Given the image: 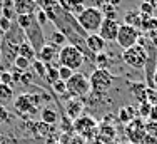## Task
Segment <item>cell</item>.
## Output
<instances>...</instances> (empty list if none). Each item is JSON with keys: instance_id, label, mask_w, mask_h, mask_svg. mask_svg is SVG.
<instances>
[{"instance_id": "obj_1", "label": "cell", "mask_w": 157, "mask_h": 144, "mask_svg": "<svg viewBox=\"0 0 157 144\" xmlns=\"http://www.w3.org/2000/svg\"><path fill=\"white\" fill-rule=\"evenodd\" d=\"M104 22V14L100 9L85 7L84 12L77 15V24L82 27L85 34H99V29Z\"/></svg>"}, {"instance_id": "obj_2", "label": "cell", "mask_w": 157, "mask_h": 144, "mask_svg": "<svg viewBox=\"0 0 157 144\" xmlns=\"http://www.w3.org/2000/svg\"><path fill=\"white\" fill-rule=\"evenodd\" d=\"M59 66L62 67H69L70 70H78L84 64V52L74 44H67L59 50Z\"/></svg>"}, {"instance_id": "obj_3", "label": "cell", "mask_w": 157, "mask_h": 144, "mask_svg": "<svg viewBox=\"0 0 157 144\" xmlns=\"http://www.w3.org/2000/svg\"><path fill=\"white\" fill-rule=\"evenodd\" d=\"M89 79H90V90L94 92V96H105V92L114 84L115 75L110 74L107 69H95Z\"/></svg>"}, {"instance_id": "obj_4", "label": "cell", "mask_w": 157, "mask_h": 144, "mask_svg": "<svg viewBox=\"0 0 157 144\" xmlns=\"http://www.w3.org/2000/svg\"><path fill=\"white\" fill-rule=\"evenodd\" d=\"M74 131L82 139H97L99 134V122L95 117L82 114L78 119L74 121Z\"/></svg>"}, {"instance_id": "obj_5", "label": "cell", "mask_w": 157, "mask_h": 144, "mask_svg": "<svg viewBox=\"0 0 157 144\" xmlns=\"http://www.w3.org/2000/svg\"><path fill=\"white\" fill-rule=\"evenodd\" d=\"M67 92L75 99L85 97L90 92V79L82 72H74V75L67 81Z\"/></svg>"}, {"instance_id": "obj_6", "label": "cell", "mask_w": 157, "mask_h": 144, "mask_svg": "<svg viewBox=\"0 0 157 144\" xmlns=\"http://www.w3.org/2000/svg\"><path fill=\"white\" fill-rule=\"evenodd\" d=\"M122 60H124L129 67H134V69H144V67L147 66V60H149L147 49L142 47V45H139V44H136L134 47L124 50Z\"/></svg>"}, {"instance_id": "obj_7", "label": "cell", "mask_w": 157, "mask_h": 144, "mask_svg": "<svg viewBox=\"0 0 157 144\" xmlns=\"http://www.w3.org/2000/svg\"><path fill=\"white\" fill-rule=\"evenodd\" d=\"M139 37H140V34L137 29L130 27V25H125V24H121L115 44H117L119 47H122L124 50H127V49L134 47V45L139 42Z\"/></svg>"}, {"instance_id": "obj_8", "label": "cell", "mask_w": 157, "mask_h": 144, "mask_svg": "<svg viewBox=\"0 0 157 144\" xmlns=\"http://www.w3.org/2000/svg\"><path fill=\"white\" fill-rule=\"evenodd\" d=\"M125 134L127 138H129L130 142L134 144H142L145 139V122H142L140 117H137V119H134L132 122L127 124V129H125Z\"/></svg>"}, {"instance_id": "obj_9", "label": "cell", "mask_w": 157, "mask_h": 144, "mask_svg": "<svg viewBox=\"0 0 157 144\" xmlns=\"http://www.w3.org/2000/svg\"><path fill=\"white\" fill-rule=\"evenodd\" d=\"M13 107H15L17 114L25 117L29 116H33L37 112V107L32 104V99H30V94H20L13 99Z\"/></svg>"}, {"instance_id": "obj_10", "label": "cell", "mask_w": 157, "mask_h": 144, "mask_svg": "<svg viewBox=\"0 0 157 144\" xmlns=\"http://www.w3.org/2000/svg\"><path fill=\"white\" fill-rule=\"evenodd\" d=\"M119 27H121V24H119L117 20L104 18L102 25H100V29H99V35L102 37L105 42H115L117 34H119Z\"/></svg>"}, {"instance_id": "obj_11", "label": "cell", "mask_w": 157, "mask_h": 144, "mask_svg": "<svg viewBox=\"0 0 157 144\" xmlns=\"http://www.w3.org/2000/svg\"><path fill=\"white\" fill-rule=\"evenodd\" d=\"M84 42H85V47H87L94 55L104 54V50H105V47H107V42L99 35V34H89Z\"/></svg>"}, {"instance_id": "obj_12", "label": "cell", "mask_w": 157, "mask_h": 144, "mask_svg": "<svg viewBox=\"0 0 157 144\" xmlns=\"http://www.w3.org/2000/svg\"><path fill=\"white\" fill-rule=\"evenodd\" d=\"M82 112H84V102L80 99L72 97V99H69L65 102V116L69 117L70 121L78 119V117L82 116Z\"/></svg>"}, {"instance_id": "obj_13", "label": "cell", "mask_w": 157, "mask_h": 144, "mask_svg": "<svg viewBox=\"0 0 157 144\" xmlns=\"http://www.w3.org/2000/svg\"><path fill=\"white\" fill-rule=\"evenodd\" d=\"M37 0H13V12L17 15L22 14H35L37 12Z\"/></svg>"}, {"instance_id": "obj_14", "label": "cell", "mask_w": 157, "mask_h": 144, "mask_svg": "<svg viewBox=\"0 0 157 144\" xmlns=\"http://www.w3.org/2000/svg\"><path fill=\"white\" fill-rule=\"evenodd\" d=\"M29 131L35 138H50V134L54 132V126H48L42 121L40 122H30L29 124Z\"/></svg>"}, {"instance_id": "obj_15", "label": "cell", "mask_w": 157, "mask_h": 144, "mask_svg": "<svg viewBox=\"0 0 157 144\" xmlns=\"http://www.w3.org/2000/svg\"><path fill=\"white\" fill-rule=\"evenodd\" d=\"M59 119H60V116H59L57 109L54 107V106H45V107L40 109V121L42 122L48 124V126H55V124L59 122Z\"/></svg>"}, {"instance_id": "obj_16", "label": "cell", "mask_w": 157, "mask_h": 144, "mask_svg": "<svg viewBox=\"0 0 157 144\" xmlns=\"http://www.w3.org/2000/svg\"><path fill=\"white\" fill-rule=\"evenodd\" d=\"M37 55H39V60H40V62H44V64H54V60L57 59L59 52H57V49H55L54 45L45 44L39 52H37Z\"/></svg>"}, {"instance_id": "obj_17", "label": "cell", "mask_w": 157, "mask_h": 144, "mask_svg": "<svg viewBox=\"0 0 157 144\" xmlns=\"http://www.w3.org/2000/svg\"><path fill=\"white\" fill-rule=\"evenodd\" d=\"M137 117H139V112H137V107H134V106H125V107H122L119 111V121L124 124L132 122Z\"/></svg>"}, {"instance_id": "obj_18", "label": "cell", "mask_w": 157, "mask_h": 144, "mask_svg": "<svg viewBox=\"0 0 157 144\" xmlns=\"http://www.w3.org/2000/svg\"><path fill=\"white\" fill-rule=\"evenodd\" d=\"M18 55L24 57V59H27V60H30V62H33V60L37 59V50L33 49V45L25 39L24 42L20 44V47H18Z\"/></svg>"}, {"instance_id": "obj_19", "label": "cell", "mask_w": 157, "mask_h": 144, "mask_svg": "<svg viewBox=\"0 0 157 144\" xmlns=\"http://www.w3.org/2000/svg\"><path fill=\"white\" fill-rule=\"evenodd\" d=\"M124 24L139 30L140 25H142V14L139 12V10H129V12L125 14V17H124Z\"/></svg>"}, {"instance_id": "obj_20", "label": "cell", "mask_w": 157, "mask_h": 144, "mask_svg": "<svg viewBox=\"0 0 157 144\" xmlns=\"http://www.w3.org/2000/svg\"><path fill=\"white\" fill-rule=\"evenodd\" d=\"M13 99H15V96H13V87L0 84V106L5 107L7 104L13 102Z\"/></svg>"}, {"instance_id": "obj_21", "label": "cell", "mask_w": 157, "mask_h": 144, "mask_svg": "<svg viewBox=\"0 0 157 144\" xmlns=\"http://www.w3.org/2000/svg\"><path fill=\"white\" fill-rule=\"evenodd\" d=\"M132 92L136 94V97H137V101L140 102V104H144V102H149V97H147V94H149V87L145 86V84H132Z\"/></svg>"}, {"instance_id": "obj_22", "label": "cell", "mask_w": 157, "mask_h": 144, "mask_svg": "<svg viewBox=\"0 0 157 144\" xmlns=\"http://www.w3.org/2000/svg\"><path fill=\"white\" fill-rule=\"evenodd\" d=\"M33 22H35V14H22V15H17V25L24 30V32L32 27Z\"/></svg>"}, {"instance_id": "obj_23", "label": "cell", "mask_w": 157, "mask_h": 144, "mask_svg": "<svg viewBox=\"0 0 157 144\" xmlns=\"http://www.w3.org/2000/svg\"><path fill=\"white\" fill-rule=\"evenodd\" d=\"M67 35L62 30H54L50 34V45H54L55 49H62L63 45H67Z\"/></svg>"}, {"instance_id": "obj_24", "label": "cell", "mask_w": 157, "mask_h": 144, "mask_svg": "<svg viewBox=\"0 0 157 144\" xmlns=\"http://www.w3.org/2000/svg\"><path fill=\"white\" fill-rule=\"evenodd\" d=\"M140 29L147 30V32H157V17H145V15H142Z\"/></svg>"}, {"instance_id": "obj_25", "label": "cell", "mask_w": 157, "mask_h": 144, "mask_svg": "<svg viewBox=\"0 0 157 144\" xmlns=\"http://www.w3.org/2000/svg\"><path fill=\"white\" fill-rule=\"evenodd\" d=\"M45 67H47L45 77H47V81L50 82V84H55L57 81H60V79H59V66H54V64H45Z\"/></svg>"}, {"instance_id": "obj_26", "label": "cell", "mask_w": 157, "mask_h": 144, "mask_svg": "<svg viewBox=\"0 0 157 144\" xmlns=\"http://www.w3.org/2000/svg\"><path fill=\"white\" fill-rule=\"evenodd\" d=\"M13 67H15L17 70H20L22 74H24V72H27V70L32 67V62H30V60H27V59H24V57H20V55H18V57H17L15 60H13Z\"/></svg>"}, {"instance_id": "obj_27", "label": "cell", "mask_w": 157, "mask_h": 144, "mask_svg": "<svg viewBox=\"0 0 157 144\" xmlns=\"http://www.w3.org/2000/svg\"><path fill=\"white\" fill-rule=\"evenodd\" d=\"M30 69H33V72H35V74H39L40 77H45V74H47V67H45V64L44 62H40L39 59H35L32 62V67Z\"/></svg>"}, {"instance_id": "obj_28", "label": "cell", "mask_w": 157, "mask_h": 144, "mask_svg": "<svg viewBox=\"0 0 157 144\" xmlns=\"http://www.w3.org/2000/svg\"><path fill=\"white\" fill-rule=\"evenodd\" d=\"M139 12H140L142 15H145V17H155V9L151 5V3H147V2H145V0L140 3Z\"/></svg>"}, {"instance_id": "obj_29", "label": "cell", "mask_w": 157, "mask_h": 144, "mask_svg": "<svg viewBox=\"0 0 157 144\" xmlns=\"http://www.w3.org/2000/svg\"><path fill=\"white\" fill-rule=\"evenodd\" d=\"M151 109H152V104H151V102H144V104H140L139 109H137V112H139V117H140V119H144V117H149V116H151Z\"/></svg>"}, {"instance_id": "obj_30", "label": "cell", "mask_w": 157, "mask_h": 144, "mask_svg": "<svg viewBox=\"0 0 157 144\" xmlns=\"http://www.w3.org/2000/svg\"><path fill=\"white\" fill-rule=\"evenodd\" d=\"M74 75V70H70L69 67H62V66H59V79L63 82H67L70 77Z\"/></svg>"}, {"instance_id": "obj_31", "label": "cell", "mask_w": 157, "mask_h": 144, "mask_svg": "<svg viewBox=\"0 0 157 144\" xmlns=\"http://www.w3.org/2000/svg\"><path fill=\"white\" fill-rule=\"evenodd\" d=\"M60 144H85L84 139L78 138V136H69V134H63L62 142Z\"/></svg>"}, {"instance_id": "obj_32", "label": "cell", "mask_w": 157, "mask_h": 144, "mask_svg": "<svg viewBox=\"0 0 157 144\" xmlns=\"http://www.w3.org/2000/svg\"><path fill=\"white\" fill-rule=\"evenodd\" d=\"M0 84H5V86L12 87V84H13L12 72H9V70H2V72H0Z\"/></svg>"}, {"instance_id": "obj_33", "label": "cell", "mask_w": 157, "mask_h": 144, "mask_svg": "<svg viewBox=\"0 0 157 144\" xmlns=\"http://www.w3.org/2000/svg\"><path fill=\"white\" fill-rule=\"evenodd\" d=\"M95 64H97V69H107L109 59H107L105 54H99V55H95Z\"/></svg>"}, {"instance_id": "obj_34", "label": "cell", "mask_w": 157, "mask_h": 144, "mask_svg": "<svg viewBox=\"0 0 157 144\" xmlns=\"http://www.w3.org/2000/svg\"><path fill=\"white\" fill-rule=\"evenodd\" d=\"M145 134L157 139V122H154V121H149V122L145 124Z\"/></svg>"}, {"instance_id": "obj_35", "label": "cell", "mask_w": 157, "mask_h": 144, "mask_svg": "<svg viewBox=\"0 0 157 144\" xmlns=\"http://www.w3.org/2000/svg\"><path fill=\"white\" fill-rule=\"evenodd\" d=\"M35 20H37V24H39L40 27H42V25H45V24H47V20H48L45 10H42V9L37 10V12H35Z\"/></svg>"}, {"instance_id": "obj_36", "label": "cell", "mask_w": 157, "mask_h": 144, "mask_svg": "<svg viewBox=\"0 0 157 144\" xmlns=\"http://www.w3.org/2000/svg\"><path fill=\"white\" fill-rule=\"evenodd\" d=\"M52 87H54V90L59 94V96L67 94V82H63V81H57L55 84H52Z\"/></svg>"}, {"instance_id": "obj_37", "label": "cell", "mask_w": 157, "mask_h": 144, "mask_svg": "<svg viewBox=\"0 0 157 144\" xmlns=\"http://www.w3.org/2000/svg\"><path fill=\"white\" fill-rule=\"evenodd\" d=\"M10 29H12V22H10L9 18H5V17H0V30L5 32V34H9Z\"/></svg>"}, {"instance_id": "obj_38", "label": "cell", "mask_w": 157, "mask_h": 144, "mask_svg": "<svg viewBox=\"0 0 157 144\" xmlns=\"http://www.w3.org/2000/svg\"><path fill=\"white\" fill-rule=\"evenodd\" d=\"M10 121V112L7 107H3V106H0V124H5Z\"/></svg>"}, {"instance_id": "obj_39", "label": "cell", "mask_w": 157, "mask_h": 144, "mask_svg": "<svg viewBox=\"0 0 157 144\" xmlns=\"http://www.w3.org/2000/svg\"><path fill=\"white\" fill-rule=\"evenodd\" d=\"M32 79H33V74H32L30 70H27V72H24V74H22L20 84H32Z\"/></svg>"}, {"instance_id": "obj_40", "label": "cell", "mask_w": 157, "mask_h": 144, "mask_svg": "<svg viewBox=\"0 0 157 144\" xmlns=\"http://www.w3.org/2000/svg\"><path fill=\"white\" fill-rule=\"evenodd\" d=\"M149 119L157 122V104H152V109H151V116H149Z\"/></svg>"}, {"instance_id": "obj_41", "label": "cell", "mask_w": 157, "mask_h": 144, "mask_svg": "<svg viewBox=\"0 0 157 144\" xmlns=\"http://www.w3.org/2000/svg\"><path fill=\"white\" fill-rule=\"evenodd\" d=\"M104 3H109L112 7H117L119 3H121V0H104Z\"/></svg>"}, {"instance_id": "obj_42", "label": "cell", "mask_w": 157, "mask_h": 144, "mask_svg": "<svg viewBox=\"0 0 157 144\" xmlns=\"http://www.w3.org/2000/svg\"><path fill=\"white\" fill-rule=\"evenodd\" d=\"M145 2H147V3H151V5H152V7H154V9L157 10V0H145Z\"/></svg>"}, {"instance_id": "obj_43", "label": "cell", "mask_w": 157, "mask_h": 144, "mask_svg": "<svg viewBox=\"0 0 157 144\" xmlns=\"http://www.w3.org/2000/svg\"><path fill=\"white\" fill-rule=\"evenodd\" d=\"M152 81H154V84H152V86H154L155 89H157V74H154V77H152Z\"/></svg>"}, {"instance_id": "obj_44", "label": "cell", "mask_w": 157, "mask_h": 144, "mask_svg": "<svg viewBox=\"0 0 157 144\" xmlns=\"http://www.w3.org/2000/svg\"><path fill=\"white\" fill-rule=\"evenodd\" d=\"M2 59H3V54H2V49H0V62H2Z\"/></svg>"}, {"instance_id": "obj_45", "label": "cell", "mask_w": 157, "mask_h": 144, "mask_svg": "<svg viewBox=\"0 0 157 144\" xmlns=\"http://www.w3.org/2000/svg\"><path fill=\"white\" fill-rule=\"evenodd\" d=\"M0 144H5V139L3 138H0Z\"/></svg>"}, {"instance_id": "obj_46", "label": "cell", "mask_w": 157, "mask_h": 144, "mask_svg": "<svg viewBox=\"0 0 157 144\" xmlns=\"http://www.w3.org/2000/svg\"><path fill=\"white\" fill-rule=\"evenodd\" d=\"M3 5V0H0V7H2Z\"/></svg>"}, {"instance_id": "obj_47", "label": "cell", "mask_w": 157, "mask_h": 144, "mask_svg": "<svg viewBox=\"0 0 157 144\" xmlns=\"http://www.w3.org/2000/svg\"><path fill=\"white\" fill-rule=\"evenodd\" d=\"M155 74H157V66H155Z\"/></svg>"}, {"instance_id": "obj_48", "label": "cell", "mask_w": 157, "mask_h": 144, "mask_svg": "<svg viewBox=\"0 0 157 144\" xmlns=\"http://www.w3.org/2000/svg\"><path fill=\"white\" fill-rule=\"evenodd\" d=\"M0 17H2V10H0Z\"/></svg>"}]
</instances>
